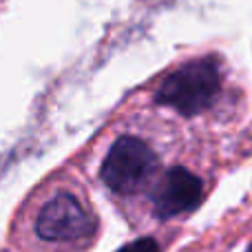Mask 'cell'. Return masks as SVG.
Here are the masks:
<instances>
[{
    "label": "cell",
    "instance_id": "1",
    "mask_svg": "<svg viewBox=\"0 0 252 252\" xmlns=\"http://www.w3.org/2000/svg\"><path fill=\"white\" fill-rule=\"evenodd\" d=\"M221 93V73L213 60H195L166 75L157 89V102L182 115H199Z\"/></svg>",
    "mask_w": 252,
    "mask_h": 252
},
{
    "label": "cell",
    "instance_id": "2",
    "mask_svg": "<svg viewBox=\"0 0 252 252\" xmlns=\"http://www.w3.org/2000/svg\"><path fill=\"white\" fill-rule=\"evenodd\" d=\"M157 170V155L142 137L122 135L109 148L100 177L113 192L133 195L142 190Z\"/></svg>",
    "mask_w": 252,
    "mask_h": 252
},
{
    "label": "cell",
    "instance_id": "3",
    "mask_svg": "<svg viewBox=\"0 0 252 252\" xmlns=\"http://www.w3.org/2000/svg\"><path fill=\"white\" fill-rule=\"evenodd\" d=\"M35 232L44 241H73L95 232V221L71 192H60L40 210Z\"/></svg>",
    "mask_w": 252,
    "mask_h": 252
},
{
    "label": "cell",
    "instance_id": "4",
    "mask_svg": "<svg viewBox=\"0 0 252 252\" xmlns=\"http://www.w3.org/2000/svg\"><path fill=\"white\" fill-rule=\"evenodd\" d=\"M204 197V184L195 173L184 166H173L155 190V215L159 219H170L190 213L199 206Z\"/></svg>",
    "mask_w": 252,
    "mask_h": 252
},
{
    "label": "cell",
    "instance_id": "5",
    "mask_svg": "<svg viewBox=\"0 0 252 252\" xmlns=\"http://www.w3.org/2000/svg\"><path fill=\"white\" fill-rule=\"evenodd\" d=\"M118 252H159V244L153 237H142V239L133 241V244H126Z\"/></svg>",
    "mask_w": 252,
    "mask_h": 252
},
{
    "label": "cell",
    "instance_id": "6",
    "mask_svg": "<svg viewBox=\"0 0 252 252\" xmlns=\"http://www.w3.org/2000/svg\"><path fill=\"white\" fill-rule=\"evenodd\" d=\"M248 252H252V246H250V248H248Z\"/></svg>",
    "mask_w": 252,
    "mask_h": 252
}]
</instances>
